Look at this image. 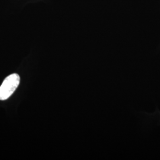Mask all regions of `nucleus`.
Listing matches in <instances>:
<instances>
[{"label": "nucleus", "mask_w": 160, "mask_h": 160, "mask_svg": "<svg viewBox=\"0 0 160 160\" xmlns=\"http://www.w3.org/2000/svg\"><path fill=\"white\" fill-rule=\"evenodd\" d=\"M20 84V76L12 74L8 76L0 86V100H6L12 96Z\"/></svg>", "instance_id": "1"}]
</instances>
